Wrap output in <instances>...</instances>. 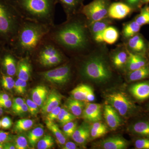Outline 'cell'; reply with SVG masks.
Wrapping results in <instances>:
<instances>
[{
    "mask_svg": "<svg viewBox=\"0 0 149 149\" xmlns=\"http://www.w3.org/2000/svg\"><path fill=\"white\" fill-rule=\"evenodd\" d=\"M135 148L137 149H149V138H141L135 142Z\"/></svg>",
    "mask_w": 149,
    "mask_h": 149,
    "instance_id": "cell-42",
    "label": "cell"
},
{
    "mask_svg": "<svg viewBox=\"0 0 149 149\" xmlns=\"http://www.w3.org/2000/svg\"><path fill=\"white\" fill-rule=\"evenodd\" d=\"M141 26L134 20L128 22L123 25L122 35L125 39H129L139 33Z\"/></svg>",
    "mask_w": 149,
    "mask_h": 149,
    "instance_id": "cell-29",
    "label": "cell"
},
{
    "mask_svg": "<svg viewBox=\"0 0 149 149\" xmlns=\"http://www.w3.org/2000/svg\"><path fill=\"white\" fill-rule=\"evenodd\" d=\"M62 96L56 90H52L48 94L47 97L42 108L44 114H47L61 103Z\"/></svg>",
    "mask_w": 149,
    "mask_h": 149,
    "instance_id": "cell-20",
    "label": "cell"
},
{
    "mask_svg": "<svg viewBox=\"0 0 149 149\" xmlns=\"http://www.w3.org/2000/svg\"><path fill=\"white\" fill-rule=\"evenodd\" d=\"M65 107L67 109L76 117L82 115L85 105L83 101L71 97L67 100Z\"/></svg>",
    "mask_w": 149,
    "mask_h": 149,
    "instance_id": "cell-26",
    "label": "cell"
},
{
    "mask_svg": "<svg viewBox=\"0 0 149 149\" xmlns=\"http://www.w3.org/2000/svg\"><path fill=\"white\" fill-rule=\"evenodd\" d=\"M149 3V0H142V5L143 6V4H147Z\"/></svg>",
    "mask_w": 149,
    "mask_h": 149,
    "instance_id": "cell-56",
    "label": "cell"
},
{
    "mask_svg": "<svg viewBox=\"0 0 149 149\" xmlns=\"http://www.w3.org/2000/svg\"><path fill=\"white\" fill-rule=\"evenodd\" d=\"M126 46L128 50L133 53L145 55L147 50L146 41L142 35L138 33L128 39Z\"/></svg>",
    "mask_w": 149,
    "mask_h": 149,
    "instance_id": "cell-18",
    "label": "cell"
},
{
    "mask_svg": "<svg viewBox=\"0 0 149 149\" xmlns=\"http://www.w3.org/2000/svg\"><path fill=\"white\" fill-rule=\"evenodd\" d=\"M90 87L85 84L78 85L70 92L71 97L81 101H86L87 93Z\"/></svg>",
    "mask_w": 149,
    "mask_h": 149,
    "instance_id": "cell-32",
    "label": "cell"
},
{
    "mask_svg": "<svg viewBox=\"0 0 149 149\" xmlns=\"http://www.w3.org/2000/svg\"><path fill=\"white\" fill-rule=\"evenodd\" d=\"M71 121L63 125V133L67 137H72L77 127V123Z\"/></svg>",
    "mask_w": 149,
    "mask_h": 149,
    "instance_id": "cell-39",
    "label": "cell"
},
{
    "mask_svg": "<svg viewBox=\"0 0 149 149\" xmlns=\"http://www.w3.org/2000/svg\"><path fill=\"white\" fill-rule=\"evenodd\" d=\"M27 81L17 78L15 81L14 89L16 93L20 95H23L26 91Z\"/></svg>",
    "mask_w": 149,
    "mask_h": 149,
    "instance_id": "cell-40",
    "label": "cell"
},
{
    "mask_svg": "<svg viewBox=\"0 0 149 149\" xmlns=\"http://www.w3.org/2000/svg\"><path fill=\"white\" fill-rule=\"evenodd\" d=\"M72 67L70 63H65L52 69L38 72V74L49 83L63 85L68 83L71 78Z\"/></svg>",
    "mask_w": 149,
    "mask_h": 149,
    "instance_id": "cell-9",
    "label": "cell"
},
{
    "mask_svg": "<svg viewBox=\"0 0 149 149\" xmlns=\"http://www.w3.org/2000/svg\"><path fill=\"white\" fill-rule=\"evenodd\" d=\"M6 46L5 44L0 42V56H1V54L3 51V50L4 49Z\"/></svg>",
    "mask_w": 149,
    "mask_h": 149,
    "instance_id": "cell-55",
    "label": "cell"
},
{
    "mask_svg": "<svg viewBox=\"0 0 149 149\" xmlns=\"http://www.w3.org/2000/svg\"><path fill=\"white\" fill-rule=\"evenodd\" d=\"M107 125L100 121L93 123L91 125V137L93 139L101 138L108 131Z\"/></svg>",
    "mask_w": 149,
    "mask_h": 149,
    "instance_id": "cell-28",
    "label": "cell"
},
{
    "mask_svg": "<svg viewBox=\"0 0 149 149\" xmlns=\"http://www.w3.org/2000/svg\"><path fill=\"white\" fill-rule=\"evenodd\" d=\"M25 102V100L24 99L20 97H17L14 99L12 106L13 111H14L18 107L20 106L21 105L23 104Z\"/></svg>",
    "mask_w": 149,
    "mask_h": 149,
    "instance_id": "cell-48",
    "label": "cell"
},
{
    "mask_svg": "<svg viewBox=\"0 0 149 149\" xmlns=\"http://www.w3.org/2000/svg\"><path fill=\"white\" fill-rule=\"evenodd\" d=\"M128 58L125 70L128 72L139 69L149 64L145 55L133 53L128 49Z\"/></svg>",
    "mask_w": 149,
    "mask_h": 149,
    "instance_id": "cell-19",
    "label": "cell"
},
{
    "mask_svg": "<svg viewBox=\"0 0 149 149\" xmlns=\"http://www.w3.org/2000/svg\"><path fill=\"white\" fill-rule=\"evenodd\" d=\"M13 111L14 113L17 115L23 114L27 112L28 111V108L27 103L26 102L24 103L23 104L18 107Z\"/></svg>",
    "mask_w": 149,
    "mask_h": 149,
    "instance_id": "cell-47",
    "label": "cell"
},
{
    "mask_svg": "<svg viewBox=\"0 0 149 149\" xmlns=\"http://www.w3.org/2000/svg\"><path fill=\"white\" fill-rule=\"evenodd\" d=\"M107 104L111 105L121 116L130 117L136 114L138 107L129 96L124 92L116 91L105 95Z\"/></svg>",
    "mask_w": 149,
    "mask_h": 149,
    "instance_id": "cell-7",
    "label": "cell"
},
{
    "mask_svg": "<svg viewBox=\"0 0 149 149\" xmlns=\"http://www.w3.org/2000/svg\"><path fill=\"white\" fill-rule=\"evenodd\" d=\"M119 36V32L116 27L108 26L104 31V42L108 45H113L118 40Z\"/></svg>",
    "mask_w": 149,
    "mask_h": 149,
    "instance_id": "cell-31",
    "label": "cell"
},
{
    "mask_svg": "<svg viewBox=\"0 0 149 149\" xmlns=\"http://www.w3.org/2000/svg\"><path fill=\"white\" fill-rule=\"evenodd\" d=\"M24 20L52 26L58 0H8Z\"/></svg>",
    "mask_w": 149,
    "mask_h": 149,
    "instance_id": "cell-4",
    "label": "cell"
},
{
    "mask_svg": "<svg viewBox=\"0 0 149 149\" xmlns=\"http://www.w3.org/2000/svg\"><path fill=\"white\" fill-rule=\"evenodd\" d=\"M148 53H149V48Z\"/></svg>",
    "mask_w": 149,
    "mask_h": 149,
    "instance_id": "cell-61",
    "label": "cell"
},
{
    "mask_svg": "<svg viewBox=\"0 0 149 149\" xmlns=\"http://www.w3.org/2000/svg\"><path fill=\"white\" fill-rule=\"evenodd\" d=\"M149 78V64L139 69L128 72L127 79L128 82L141 81Z\"/></svg>",
    "mask_w": 149,
    "mask_h": 149,
    "instance_id": "cell-25",
    "label": "cell"
},
{
    "mask_svg": "<svg viewBox=\"0 0 149 149\" xmlns=\"http://www.w3.org/2000/svg\"><path fill=\"white\" fill-rule=\"evenodd\" d=\"M111 19H112L108 17L101 20L95 22L88 24V29L92 38L98 32L104 31L107 27L110 26L111 24H112Z\"/></svg>",
    "mask_w": 149,
    "mask_h": 149,
    "instance_id": "cell-27",
    "label": "cell"
},
{
    "mask_svg": "<svg viewBox=\"0 0 149 149\" xmlns=\"http://www.w3.org/2000/svg\"><path fill=\"white\" fill-rule=\"evenodd\" d=\"M54 144V139L49 135L44 136L38 141L37 148L38 149H48L52 148Z\"/></svg>",
    "mask_w": 149,
    "mask_h": 149,
    "instance_id": "cell-37",
    "label": "cell"
},
{
    "mask_svg": "<svg viewBox=\"0 0 149 149\" xmlns=\"http://www.w3.org/2000/svg\"><path fill=\"white\" fill-rule=\"evenodd\" d=\"M133 10L123 2L112 3L109 8L108 17L112 19H122L129 15Z\"/></svg>",
    "mask_w": 149,
    "mask_h": 149,
    "instance_id": "cell-12",
    "label": "cell"
},
{
    "mask_svg": "<svg viewBox=\"0 0 149 149\" xmlns=\"http://www.w3.org/2000/svg\"><path fill=\"white\" fill-rule=\"evenodd\" d=\"M104 116L107 125L111 130H116L121 124L119 113L109 104H107L104 107Z\"/></svg>",
    "mask_w": 149,
    "mask_h": 149,
    "instance_id": "cell-14",
    "label": "cell"
},
{
    "mask_svg": "<svg viewBox=\"0 0 149 149\" xmlns=\"http://www.w3.org/2000/svg\"><path fill=\"white\" fill-rule=\"evenodd\" d=\"M95 99V94L94 93L93 89L91 87H90L88 93H87V97H86V101L88 102H92L94 101Z\"/></svg>",
    "mask_w": 149,
    "mask_h": 149,
    "instance_id": "cell-50",
    "label": "cell"
},
{
    "mask_svg": "<svg viewBox=\"0 0 149 149\" xmlns=\"http://www.w3.org/2000/svg\"><path fill=\"white\" fill-rule=\"evenodd\" d=\"M123 2L125 3L130 7L133 10L140 8L142 6V0H122Z\"/></svg>",
    "mask_w": 149,
    "mask_h": 149,
    "instance_id": "cell-45",
    "label": "cell"
},
{
    "mask_svg": "<svg viewBox=\"0 0 149 149\" xmlns=\"http://www.w3.org/2000/svg\"><path fill=\"white\" fill-rule=\"evenodd\" d=\"M46 124L48 129L50 130L55 136L58 143L61 146H63L66 143V138L64 133L59 129L57 124L54 121L48 120H46Z\"/></svg>",
    "mask_w": 149,
    "mask_h": 149,
    "instance_id": "cell-30",
    "label": "cell"
},
{
    "mask_svg": "<svg viewBox=\"0 0 149 149\" xmlns=\"http://www.w3.org/2000/svg\"><path fill=\"white\" fill-rule=\"evenodd\" d=\"M33 125L34 121L31 119H19L15 123L14 129L16 132H23L29 130Z\"/></svg>",
    "mask_w": 149,
    "mask_h": 149,
    "instance_id": "cell-36",
    "label": "cell"
},
{
    "mask_svg": "<svg viewBox=\"0 0 149 149\" xmlns=\"http://www.w3.org/2000/svg\"><path fill=\"white\" fill-rule=\"evenodd\" d=\"M128 146L127 141L120 136L110 137L100 143L101 148L104 149H124Z\"/></svg>",
    "mask_w": 149,
    "mask_h": 149,
    "instance_id": "cell-21",
    "label": "cell"
},
{
    "mask_svg": "<svg viewBox=\"0 0 149 149\" xmlns=\"http://www.w3.org/2000/svg\"><path fill=\"white\" fill-rule=\"evenodd\" d=\"M1 80L3 88L6 90H11L14 88L15 81L12 76L1 72Z\"/></svg>",
    "mask_w": 149,
    "mask_h": 149,
    "instance_id": "cell-38",
    "label": "cell"
},
{
    "mask_svg": "<svg viewBox=\"0 0 149 149\" xmlns=\"http://www.w3.org/2000/svg\"><path fill=\"white\" fill-rule=\"evenodd\" d=\"M62 148L63 149H77V146L75 143L72 142H67L63 145Z\"/></svg>",
    "mask_w": 149,
    "mask_h": 149,
    "instance_id": "cell-52",
    "label": "cell"
},
{
    "mask_svg": "<svg viewBox=\"0 0 149 149\" xmlns=\"http://www.w3.org/2000/svg\"><path fill=\"white\" fill-rule=\"evenodd\" d=\"M3 112V111L2 108L0 106V116L2 115Z\"/></svg>",
    "mask_w": 149,
    "mask_h": 149,
    "instance_id": "cell-57",
    "label": "cell"
},
{
    "mask_svg": "<svg viewBox=\"0 0 149 149\" xmlns=\"http://www.w3.org/2000/svg\"><path fill=\"white\" fill-rule=\"evenodd\" d=\"M47 36L65 53L72 55H83L89 50L93 41L87 20L81 13L61 24H54Z\"/></svg>",
    "mask_w": 149,
    "mask_h": 149,
    "instance_id": "cell-1",
    "label": "cell"
},
{
    "mask_svg": "<svg viewBox=\"0 0 149 149\" xmlns=\"http://www.w3.org/2000/svg\"><path fill=\"white\" fill-rule=\"evenodd\" d=\"M3 149H16L14 144L10 143H6L3 144Z\"/></svg>",
    "mask_w": 149,
    "mask_h": 149,
    "instance_id": "cell-53",
    "label": "cell"
},
{
    "mask_svg": "<svg viewBox=\"0 0 149 149\" xmlns=\"http://www.w3.org/2000/svg\"><path fill=\"white\" fill-rule=\"evenodd\" d=\"M148 7H149V6H148Z\"/></svg>",
    "mask_w": 149,
    "mask_h": 149,
    "instance_id": "cell-62",
    "label": "cell"
},
{
    "mask_svg": "<svg viewBox=\"0 0 149 149\" xmlns=\"http://www.w3.org/2000/svg\"><path fill=\"white\" fill-rule=\"evenodd\" d=\"M71 137L77 143L85 145L91 138V126L87 123H83L79 127H77Z\"/></svg>",
    "mask_w": 149,
    "mask_h": 149,
    "instance_id": "cell-22",
    "label": "cell"
},
{
    "mask_svg": "<svg viewBox=\"0 0 149 149\" xmlns=\"http://www.w3.org/2000/svg\"><path fill=\"white\" fill-rule=\"evenodd\" d=\"M32 100L39 107H42L48 95L47 88L43 85H38L32 91Z\"/></svg>",
    "mask_w": 149,
    "mask_h": 149,
    "instance_id": "cell-24",
    "label": "cell"
},
{
    "mask_svg": "<svg viewBox=\"0 0 149 149\" xmlns=\"http://www.w3.org/2000/svg\"><path fill=\"white\" fill-rule=\"evenodd\" d=\"M24 20L8 0H0V42L9 45Z\"/></svg>",
    "mask_w": 149,
    "mask_h": 149,
    "instance_id": "cell-5",
    "label": "cell"
},
{
    "mask_svg": "<svg viewBox=\"0 0 149 149\" xmlns=\"http://www.w3.org/2000/svg\"><path fill=\"white\" fill-rule=\"evenodd\" d=\"M44 134V129L41 127H37L31 130L27 136L28 141L30 146L33 148L35 147Z\"/></svg>",
    "mask_w": 149,
    "mask_h": 149,
    "instance_id": "cell-33",
    "label": "cell"
},
{
    "mask_svg": "<svg viewBox=\"0 0 149 149\" xmlns=\"http://www.w3.org/2000/svg\"><path fill=\"white\" fill-rule=\"evenodd\" d=\"M76 117L67 109L61 108L58 116V121L61 125H63L68 123L75 120Z\"/></svg>",
    "mask_w": 149,
    "mask_h": 149,
    "instance_id": "cell-34",
    "label": "cell"
},
{
    "mask_svg": "<svg viewBox=\"0 0 149 149\" xmlns=\"http://www.w3.org/2000/svg\"><path fill=\"white\" fill-rule=\"evenodd\" d=\"M148 111H149V104H148Z\"/></svg>",
    "mask_w": 149,
    "mask_h": 149,
    "instance_id": "cell-59",
    "label": "cell"
},
{
    "mask_svg": "<svg viewBox=\"0 0 149 149\" xmlns=\"http://www.w3.org/2000/svg\"><path fill=\"white\" fill-rule=\"evenodd\" d=\"M61 109V107L59 106L47 113L46 117L47 120L54 121L56 119H57Z\"/></svg>",
    "mask_w": 149,
    "mask_h": 149,
    "instance_id": "cell-44",
    "label": "cell"
},
{
    "mask_svg": "<svg viewBox=\"0 0 149 149\" xmlns=\"http://www.w3.org/2000/svg\"><path fill=\"white\" fill-rule=\"evenodd\" d=\"M91 53L83 57L78 66V71L83 78L98 84L109 82L113 72L108 58L106 48L99 47Z\"/></svg>",
    "mask_w": 149,
    "mask_h": 149,
    "instance_id": "cell-3",
    "label": "cell"
},
{
    "mask_svg": "<svg viewBox=\"0 0 149 149\" xmlns=\"http://www.w3.org/2000/svg\"><path fill=\"white\" fill-rule=\"evenodd\" d=\"M3 149V145L2 143H0V149Z\"/></svg>",
    "mask_w": 149,
    "mask_h": 149,
    "instance_id": "cell-58",
    "label": "cell"
},
{
    "mask_svg": "<svg viewBox=\"0 0 149 149\" xmlns=\"http://www.w3.org/2000/svg\"><path fill=\"white\" fill-rule=\"evenodd\" d=\"M52 26L24 20L14 39L7 46L19 58H30Z\"/></svg>",
    "mask_w": 149,
    "mask_h": 149,
    "instance_id": "cell-2",
    "label": "cell"
},
{
    "mask_svg": "<svg viewBox=\"0 0 149 149\" xmlns=\"http://www.w3.org/2000/svg\"><path fill=\"white\" fill-rule=\"evenodd\" d=\"M30 58L34 60L38 66L47 70L64 63L66 58L61 48L46 36L35 49Z\"/></svg>",
    "mask_w": 149,
    "mask_h": 149,
    "instance_id": "cell-6",
    "label": "cell"
},
{
    "mask_svg": "<svg viewBox=\"0 0 149 149\" xmlns=\"http://www.w3.org/2000/svg\"><path fill=\"white\" fill-rule=\"evenodd\" d=\"M26 103L28 107V111L32 116L37 115L39 112V106L36 103L30 99H27Z\"/></svg>",
    "mask_w": 149,
    "mask_h": 149,
    "instance_id": "cell-43",
    "label": "cell"
},
{
    "mask_svg": "<svg viewBox=\"0 0 149 149\" xmlns=\"http://www.w3.org/2000/svg\"><path fill=\"white\" fill-rule=\"evenodd\" d=\"M102 105L100 104H88L83 110L82 113L83 118L88 122L100 121L102 118Z\"/></svg>",
    "mask_w": 149,
    "mask_h": 149,
    "instance_id": "cell-16",
    "label": "cell"
},
{
    "mask_svg": "<svg viewBox=\"0 0 149 149\" xmlns=\"http://www.w3.org/2000/svg\"><path fill=\"white\" fill-rule=\"evenodd\" d=\"M14 144L16 149H26L28 148L29 147L27 139L24 136L22 135L15 137Z\"/></svg>",
    "mask_w": 149,
    "mask_h": 149,
    "instance_id": "cell-41",
    "label": "cell"
},
{
    "mask_svg": "<svg viewBox=\"0 0 149 149\" xmlns=\"http://www.w3.org/2000/svg\"><path fill=\"white\" fill-rule=\"evenodd\" d=\"M19 58L8 47L6 46L0 56L1 72L12 77L16 75L17 63Z\"/></svg>",
    "mask_w": 149,
    "mask_h": 149,
    "instance_id": "cell-10",
    "label": "cell"
},
{
    "mask_svg": "<svg viewBox=\"0 0 149 149\" xmlns=\"http://www.w3.org/2000/svg\"><path fill=\"white\" fill-rule=\"evenodd\" d=\"M1 121V127L3 129H8L12 125L13 122L10 118L5 116L3 118Z\"/></svg>",
    "mask_w": 149,
    "mask_h": 149,
    "instance_id": "cell-46",
    "label": "cell"
},
{
    "mask_svg": "<svg viewBox=\"0 0 149 149\" xmlns=\"http://www.w3.org/2000/svg\"><path fill=\"white\" fill-rule=\"evenodd\" d=\"M33 66L29 57L21 58L17 63L16 75L17 78L28 81L32 76Z\"/></svg>",
    "mask_w": 149,
    "mask_h": 149,
    "instance_id": "cell-13",
    "label": "cell"
},
{
    "mask_svg": "<svg viewBox=\"0 0 149 149\" xmlns=\"http://www.w3.org/2000/svg\"><path fill=\"white\" fill-rule=\"evenodd\" d=\"M58 1L63 8L66 15V19L80 13L84 5L83 4L84 0H58Z\"/></svg>",
    "mask_w": 149,
    "mask_h": 149,
    "instance_id": "cell-17",
    "label": "cell"
},
{
    "mask_svg": "<svg viewBox=\"0 0 149 149\" xmlns=\"http://www.w3.org/2000/svg\"><path fill=\"white\" fill-rule=\"evenodd\" d=\"M12 102L10 99L4 100H0V106L4 108H9L12 107Z\"/></svg>",
    "mask_w": 149,
    "mask_h": 149,
    "instance_id": "cell-51",
    "label": "cell"
},
{
    "mask_svg": "<svg viewBox=\"0 0 149 149\" xmlns=\"http://www.w3.org/2000/svg\"><path fill=\"white\" fill-rule=\"evenodd\" d=\"M10 139V133L0 130V143H4L8 141Z\"/></svg>",
    "mask_w": 149,
    "mask_h": 149,
    "instance_id": "cell-49",
    "label": "cell"
},
{
    "mask_svg": "<svg viewBox=\"0 0 149 149\" xmlns=\"http://www.w3.org/2000/svg\"><path fill=\"white\" fill-rule=\"evenodd\" d=\"M1 127V120H0V128Z\"/></svg>",
    "mask_w": 149,
    "mask_h": 149,
    "instance_id": "cell-60",
    "label": "cell"
},
{
    "mask_svg": "<svg viewBox=\"0 0 149 149\" xmlns=\"http://www.w3.org/2000/svg\"><path fill=\"white\" fill-rule=\"evenodd\" d=\"M128 54L126 46H120L111 54L110 60L115 68L119 70L125 69L128 62Z\"/></svg>",
    "mask_w": 149,
    "mask_h": 149,
    "instance_id": "cell-11",
    "label": "cell"
},
{
    "mask_svg": "<svg viewBox=\"0 0 149 149\" xmlns=\"http://www.w3.org/2000/svg\"><path fill=\"white\" fill-rule=\"evenodd\" d=\"M10 98L8 95L4 93H0V100H7Z\"/></svg>",
    "mask_w": 149,
    "mask_h": 149,
    "instance_id": "cell-54",
    "label": "cell"
},
{
    "mask_svg": "<svg viewBox=\"0 0 149 149\" xmlns=\"http://www.w3.org/2000/svg\"><path fill=\"white\" fill-rule=\"evenodd\" d=\"M129 92L133 97L139 101L149 99V80L138 82L130 86Z\"/></svg>",
    "mask_w": 149,
    "mask_h": 149,
    "instance_id": "cell-15",
    "label": "cell"
},
{
    "mask_svg": "<svg viewBox=\"0 0 149 149\" xmlns=\"http://www.w3.org/2000/svg\"><path fill=\"white\" fill-rule=\"evenodd\" d=\"M130 131L140 138H149V120H141L130 125Z\"/></svg>",
    "mask_w": 149,
    "mask_h": 149,
    "instance_id": "cell-23",
    "label": "cell"
},
{
    "mask_svg": "<svg viewBox=\"0 0 149 149\" xmlns=\"http://www.w3.org/2000/svg\"><path fill=\"white\" fill-rule=\"evenodd\" d=\"M111 0H93L82 8L80 13L85 17L88 24L108 17Z\"/></svg>",
    "mask_w": 149,
    "mask_h": 149,
    "instance_id": "cell-8",
    "label": "cell"
},
{
    "mask_svg": "<svg viewBox=\"0 0 149 149\" xmlns=\"http://www.w3.org/2000/svg\"><path fill=\"white\" fill-rule=\"evenodd\" d=\"M135 20L141 26L149 24V9L148 5L141 8L140 14L136 17Z\"/></svg>",
    "mask_w": 149,
    "mask_h": 149,
    "instance_id": "cell-35",
    "label": "cell"
}]
</instances>
